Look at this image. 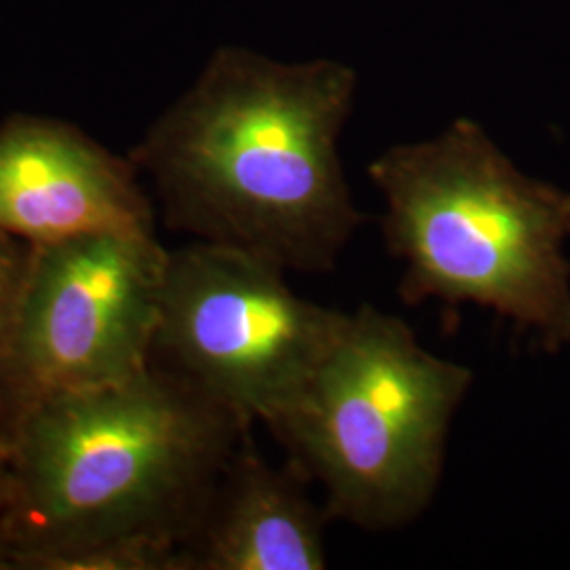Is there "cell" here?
<instances>
[{"mask_svg":"<svg viewBox=\"0 0 570 570\" xmlns=\"http://www.w3.org/2000/svg\"><path fill=\"white\" fill-rule=\"evenodd\" d=\"M366 174L404 305H475L548 351L570 345V190L527 176L468 117L389 146Z\"/></svg>","mask_w":570,"mask_h":570,"instance_id":"3","label":"cell"},{"mask_svg":"<svg viewBox=\"0 0 570 570\" xmlns=\"http://www.w3.org/2000/svg\"><path fill=\"white\" fill-rule=\"evenodd\" d=\"M284 266L228 245L169 249L150 364L273 429L296 404L346 311L294 292Z\"/></svg>","mask_w":570,"mask_h":570,"instance_id":"5","label":"cell"},{"mask_svg":"<svg viewBox=\"0 0 570 570\" xmlns=\"http://www.w3.org/2000/svg\"><path fill=\"white\" fill-rule=\"evenodd\" d=\"M157 205L131 159L68 122L0 125V235L30 245L94 233H155Z\"/></svg>","mask_w":570,"mask_h":570,"instance_id":"7","label":"cell"},{"mask_svg":"<svg viewBox=\"0 0 570 570\" xmlns=\"http://www.w3.org/2000/svg\"><path fill=\"white\" fill-rule=\"evenodd\" d=\"M254 423L150 364L136 376L51 397L4 431L11 564L150 539L183 553ZM186 570V562H184Z\"/></svg>","mask_w":570,"mask_h":570,"instance_id":"2","label":"cell"},{"mask_svg":"<svg viewBox=\"0 0 570 570\" xmlns=\"http://www.w3.org/2000/svg\"><path fill=\"white\" fill-rule=\"evenodd\" d=\"M471 385L468 366L431 353L402 317L362 305L346 311L305 391L268 431L324 489L332 520L404 529L438 494Z\"/></svg>","mask_w":570,"mask_h":570,"instance_id":"4","label":"cell"},{"mask_svg":"<svg viewBox=\"0 0 570 570\" xmlns=\"http://www.w3.org/2000/svg\"><path fill=\"white\" fill-rule=\"evenodd\" d=\"M169 249L155 233H94L35 245L9 355L0 425L51 397L150 366Z\"/></svg>","mask_w":570,"mask_h":570,"instance_id":"6","label":"cell"},{"mask_svg":"<svg viewBox=\"0 0 570 570\" xmlns=\"http://www.w3.org/2000/svg\"><path fill=\"white\" fill-rule=\"evenodd\" d=\"M35 245L0 235V370L16 334Z\"/></svg>","mask_w":570,"mask_h":570,"instance_id":"9","label":"cell"},{"mask_svg":"<svg viewBox=\"0 0 570 570\" xmlns=\"http://www.w3.org/2000/svg\"><path fill=\"white\" fill-rule=\"evenodd\" d=\"M357 89L345 61L223 47L131 161L171 230L324 275L366 223L341 157Z\"/></svg>","mask_w":570,"mask_h":570,"instance_id":"1","label":"cell"},{"mask_svg":"<svg viewBox=\"0 0 570 570\" xmlns=\"http://www.w3.org/2000/svg\"><path fill=\"white\" fill-rule=\"evenodd\" d=\"M11 551V461L7 431L0 425V570H9Z\"/></svg>","mask_w":570,"mask_h":570,"instance_id":"10","label":"cell"},{"mask_svg":"<svg viewBox=\"0 0 570 570\" xmlns=\"http://www.w3.org/2000/svg\"><path fill=\"white\" fill-rule=\"evenodd\" d=\"M289 459L273 465L252 433L228 461L184 551L186 570H324L332 515Z\"/></svg>","mask_w":570,"mask_h":570,"instance_id":"8","label":"cell"}]
</instances>
